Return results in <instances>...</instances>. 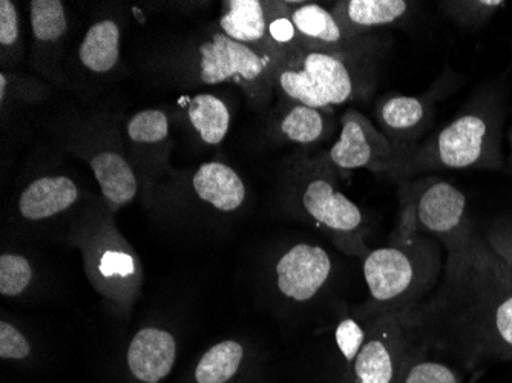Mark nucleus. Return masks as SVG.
I'll use <instances>...</instances> for the list:
<instances>
[{
	"mask_svg": "<svg viewBox=\"0 0 512 383\" xmlns=\"http://www.w3.org/2000/svg\"><path fill=\"white\" fill-rule=\"evenodd\" d=\"M444 281L399 313L417 348L450 354L467 370L512 359V261L470 226L444 241Z\"/></svg>",
	"mask_w": 512,
	"mask_h": 383,
	"instance_id": "1",
	"label": "nucleus"
},
{
	"mask_svg": "<svg viewBox=\"0 0 512 383\" xmlns=\"http://www.w3.org/2000/svg\"><path fill=\"white\" fill-rule=\"evenodd\" d=\"M499 123L494 112H467L454 118L427 145L408 152L401 171L499 167Z\"/></svg>",
	"mask_w": 512,
	"mask_h": 383,
	"instance_id": "2",
	"label": "nucleus"
},
{
	"mask_svg": "<svg viewBox=\"0 0 512 383\" xmlns=\"http://www.w3.org/2000/svg\"><path fill=\"white\" fill-rule=\"evenodd\" d=\"M414 250L404 246L379 247L365 256L362 270L379 313H404L417 304L427 275Z\"/></svg>",
	"mask_w": 512,
	"mask_h": 383,
	"instance_id": "3",
	"label": "nucleus"
},
{
	"mask_svg": "<svg viewBox=\"0 0 512 383\" xmlns=\"http://www.w3.org/2000/svg\"><path fill=\"white\" fill-rule=\"evenodd\" d=\"M279 88L290 99L313 109L347 102L353 95V77L335 54L310 51L278 76Z\"/></svg>",
	"mask_w": 512,
	"mask_h": 383,
	"instance_id": "4",
	"label": "nucleus"
},
{
	"mask_svg": "<svg viewBox=\"0 0 512 383\" xmlns=\"http://www.w3.org/2000/svg\"><path fill=\"white\" fill-rule=\"evenodd\" d=\"M399 313H379L352 365L355 383H398L416 353Z\"/></svg>",
	"mask_w": 512,
	"mask_h": 383,
	"instance_id": "5",
	"label": "nucleus"
},
{
	"mask_svg": "<svg viewBox=\"0 0 512 383\" xmlns=\"http://www.w3.org/2000/svg\"><path fill=\"white\" fill-rule=\"evenodd\" d=\"M407 155L376 128L365 115L348 111L342 118V131L330 158L345 171L370 169L375 172H401Z\"/></svg>",
	"mask_w": 512,
	"mask_h": 383,
	"instance_id": "6",
	"label": "nucleus"
},
{
	"mask_svg": "<svg viewBox=\"0 0 512 383\" xmlns=\"http://www.w3.org/2000/svg\"><path fill=\"white\" fill-rule=\"evenodd\" d=\"M402 226H405V232L422 230L447 241L470 226L467 198L453 184L436 181L408 204Z\"/></svg>",
	"mask_w": 512,
	"mask_h": 383,
	"instance_id": "7",
	"label": "nucleus"
},
{
	"mask_svg": "<svg viewBox=\"0 0 512 383\" xmlns=\"http://www.w3.org/2000/svg\"><path fill=\"white\" fill-rule=\"evenodd\" d=\"M276 287L290 301L307 302L332 275V259L322 247L296 244L276 262Z\"/></svg>",
	"mask_w": 512,
	"mask_h": 383,
	"instance_id": "8",
	"label": "nucleus"
},
{
	"mask_svg": "<svg viewBox=\"0 0 512 383\" xmlns=\"http://www.w3.org/2000/svg\"><path fill=\"white\" fill-rule=\"evenodd\" d=\"M201 80L206 85H218L238 79L255 82L270 65L269 56H263L249 45L230 39L226 34H215L212 42L200 46Z\"/></svg>",
	"mask_w": 512,
	"mask_h": 383,
	"instance_id": "9",
	"label": "nucleus"
},
{
	"mask_svg": "<svg viewBox=\"0 0 512 383\" xmlns=\"http://www.w3.org/2000/svg\"><path fill=\"white\" fill-rule=\"evenodd\" d=\"M177 361V342L169 331L146 327L129 344L126 364L140 383H160L171 374Z\"/></svg>",
	"mask_w": 512,
	"mask_h": 383,
	"instance_id": "10",
	"label": "nucleus"
},
{
	"mask_svg": "<svg viewBox=\"0 0 512 383\" xmlns=\"http://www.w3.org/2000/svg\"><path fill=\"white\" fill-rule=\"evenodd\" d=\"M302 204L316 223L341 235L355 233L364 221L361 209L324 178H316L307 186Z\"/></svg>",
	"mask_w": 512,
	"mask_h": 383,
	"instance_id": "11",
	"label": "nucleus"
},
{
	"mask_svg": "<svg viewBox=\"0 0 512 383\" xmlns=\"http://www.w3.org/2000/svg\"><path fill=\"white\" fill-rule=\"evenodd\" d=\"M77 198L79 190L68 177L39 178L23 190L19 210L27 220H46L73 206Z\"/></svg>",
	"mask_w": 512,
	"mask_h": 383,
	"instance_id": "12",
	"label": "nucleus"
},
{
	"mask_svg": "<svg viewBox=\"0 0 512 383\" xmlns=\"http://www.w3.org/2000/svg\"><path fill=\"white\" fill-rule=\"evenodd\" d=\"M192 183L198 197L221 212H234L246 200L243 180L227 164H201Z\"/></svg>",
	"mask_w": 512,
	"mask_h": 383,
	"instance_id": "13",
	"label": "nucleus"
},
{
	"mask_svg": "<svg viewBox=\"0 0 512 383\" xmlns=\"http://www.w3.org/2000/svg\"><path fill=\"white\" fill-rule=\"evenodd\" d=\"M410 4L405 0H348L336 8L333 16L353 34L388 27L404 19Z\"/></svg>",
	"mask_w": 512,
	"mask_h": 383,
	"instance_id": "14",
	"label": "nucleus"
},
{
	"mask_svg": "<svg viewBox=\"0 0 512 383\" xmlns=\"http://www.w3.org/2000/svg\"><path fill=\"white\" fill-rule=\"evenodd\" d=\"M376 118H378L379 129L407 155L402 148V140L414 135L419 126L425 122L427 105L424 100L417 97L391 95L379 103L376 108Z\"/></svg>",
	"mask_w": 512,
	"mask_h": 383,
	"instance_id": "15",
	"label": "nucleus"
},
{
	"mask_svg": "<svg viewBox=\"0 0 512 383\" xmlns=\"http://www.w3.org/2000/svg\"><path fill=\"white\" fill-rule=\"evenodd\" d=\"M298 37L302 43L310 46H324V48H344L348 40L355 39L358 34L345 30L333 13L322 8L321 5L304 4L290 13Z\"/></svg>",
	"mask_w": 512,
	"mask_h": 383,
	"instance_id": "16",
	"label": "nucleus"
},
{
	"mask_svg": "<svg viewBox=\"0 0 512 383\" xmlns=\"http://www.w3.org/2000/svg\"><path fill=\"white\" fill-rule=\"evenodd\" d=\"M91 169L106 200L117 206L134 200L137 194V178L122 155L114 152L96 155L91 160Z\"/></svg>",
	"mask_w": 512,
	"mask_h": 383,
	"instance_id": "17",
	"label": "nucleus"
},
{
	"mask_svg": "<svg viewBox=\"0 0 512 383\" xmlns=\"http://www.w3.org/2000/svg\"><path fill=\"white\" fill-rule=\"evenodd\" d=\"M220 27L227 37L244 45L263 42L269 27L266 7L260 0H230Z\"/></svg>",
	"mask_w": 512,
	"mask_h": 383,
	"instance_id": "18",
	"label": "nucleus"
},
{
	"mask_svg": "<svg viewBox=\"0 0 512 383\" xmlns=\"http://www.w3.org/2000/svg\"><path fill=\"white\" fill-rule=\"evenodd\" d=\"M120 28L112 20L92 25L79 48V57L94 73H108L119 62Z\"/></svg>",
	"mask_w": 512,
	"mask_h": 383,
	"instance_id": "19",
	"label": "nucleus"
},
{
	"mask_svg": "<svg viewBox=\"0 0 512 383\" xmlns=\"http://www.w3.org/2000/svg\"><path fill=\"white\" fill-rule=\"evenodd\" d=\"M240 342L223 341L209 348L201 357L194 371L195 383H230L240 373L244 362Z\"/></svg>",
	"mask_w": 512,
	"mask_h": 383,
	"instance_id": "20",
	"label": "nucleus"
},
{
	"mask_svg": "<svg viewBox=\"0 0 512 383\" xmlns=\"http://www.w3.org/2000/svg\"><path fill=\"white\" fill-rule=\"evenodd\" d=\"M189 120L207 145H220L230 126L226 103L212 94H200L189 105Z\"/></svg>",
	"mask_w": 512,
	"mask_h": 383,
	"instance_id": "21",
	"label": "nucleus"
},
{
	"mask_svg": "<svg viewBox=\"0 0 512 383\" xmlns=\"http://www.w3.org/2000/svg\"><path fill=\"white\" fill-rule=\"evenodd\" d=\"M279 129L292 143L309 145L318 141L324 134V117L319 109L309 108L299 103L287 112Z\"/></svg>",
	"mask_w": 512,
	"mask_h": 383,
	"instance_id": "22",
	"label": "nucleus"
},
{
	"mask_svg": "<svg viewBox=\"0 0 512 383\" xmlns=\"http://www.w3.org/2000/svg\"><path fill=\"white\" fill-rule=\"evenodd\" d=\"M31 27L34 36L42 42L60 39L66 33V16L60 0L31 2Z\"/></svg>",
	"mask_w": 512,
	"mask_h": 383,
	"instance_id": "23",
	"label": "nucleus"
},
{
	"mask_svg": "<svg viewBox=\"0 0 512 383\" xmlns=\"http://www.w3.org/2000/svg\"><path fill=\"white\" fill-rule=\"evenodd\" d=\"M502 0H465V2H442L440 7L460 27L477 28L488 22L500 8L505 7Z\"/></svg>",
	"mask_w": 512,
	"mask_h": 383,
	"instance_id": "24",
	"label": "nucleus"
},
{
	"mask_svg": "<svg viewBox=\"0 0 512 383\" xmlns=\"http://www.w3.org/2000/svg\"><path fill=\"white\" fill-rule=\"evenodd\" d=\"M33 279V269L27 258L14 253L0 256V295L7 298L22 295Z\"/></svg>",
	"mask_w": 512,
	"mask_h": 383,
	"instance_id": "25",
	"label": "nucleus"
},
{
	"mask_svg": "<svg viewBox=\"0 0 512 383\" xmlns=\"http://www.w3.org/2000/svg\"><path fill=\"white\" fill-rule=\"evenodd\" d=\"M398 383H462V379L454 368L442 362L422 359L414 353Z\"/></svg>",
	"mask_w": 512,
	"mask_h": 383,
	"instance_id": "26",
	"label": "nucleus"
},
{
	"mask_svg": "<svg viewBox=\"0 0 512 383\" xmlns=\"http://www.w3.org/2000/svg\"><path fill=\"white\" fill-rule=\"evenodd\" d=\"M168 134V117L155 109L138 112L131 118L128 125L129 138L137 143H157V141L165 140Z\"/></svg>",
	"mask_w": 512,
	"mask_h": 383,
	"instance_id": "27",
	"label": "nucleus"
},
{
	"mask_svg": "<svg viewBox=\"0 0 512 383\" xmlns=\"http://www.w3.org/2000/svg\"><path fill=\"white\" fill-rule=\"evenodd\" d=\"M335 339L345 362L352 367L367 339V330H364L355 319H342L336 327Z\"/></svg>",
	"mask_w": 512,
	"mask_h": 383,
	"instance_id": "28",
	"label": "nucleus"
},
{
	"mask_svg": "<svg viewBox=\"0 0 512 383\" xmlns=\"http://www.w3.org/2000/svg\"><path fill=\"white\" fill-rule=\"evenodd\" d=\"M30 354V342L23 336L22 331L17 330L8 322H0V359L2 361H23Z\"/></svg>",
	"mask_w": 512,
	"mask_h": 383,
	"instance_id": "29",
	"label": "nucleus"
},
{
	"mask_svg": "<svg viewBox=\"0 0 512 383\" xmlns=\"http://www.w3.org/2000/svg\"><path fill=\"white\" fill-rule=\"evenodd\" d=\"M19 37V20L13 2H0V42L2 45H13Z\"/></svg>",
	"mask_w": 512,
	"mask_h": 383,
	"instance_id": "30",
	"label": "nucleus"
},
{
	"mask_svg": "<svg viewBox=\"0 0 512 383\" xmlns=\"http://www.w3.org/2000/svg\"><path fill=\"white\" fill-rule=\"evenodd\" d=\"M267 36L278 43V45H292L298 39L295 25H293L292 17L286 14H278L269 20V27H267Z\"/></svg>",
	"mask_w": 512,
	"mask_h": 383,
	"instance_id": "31",
	"label": "nucleus"
},
{
	"mask_svg": "<svg viewBox=\"0 0 512 383\" xmlns=\"http://www.w3.org/2000/svg\"><path fill=\"white\" fill-rule=\"evenodd\" d=\"M100 272L105 276L131 275L134 272V261L126 253L106 252L100 261Z\"/></svg>",
	"mask_w": 512,
	"mask_h": 383,
	"instance_id": "32",
	"label": "nucleus"
},
{
	"mask_svg": "<svg viewBox=\"0 0 512 383\" xmlns=\"http://www.w3.org/2000/svg\"><path fill=\"white\" fill-rule=\"evenodd\" d=\"M494 247H496V249L499 250V252L502 253V255H505L506 258L509 259V261H512V243H506L505 246L503 247Z\"/></svg>",
	"mask_w": 512,
	"mask_h": 383,
	"instance_id": "33",
	"label": "nucleus"
},
{
	"mask_svg": "<svg viewBox=\"0 0 512 383\" xmlns=\"http://www.w3.org/2000/svg\"><path fill=\"white\" fill-rule=\"evenodd\" d=\"M5 92H7V77L0 74V100L4 102Z\"/></svg>",
	"mask_w": 512,
	"mask_h": 383,
	"instance_id": "34",
	"label": "nucleus"
},
{
	"mask_svg": "<svg viewBox=\"0 0 512 383\" xmlns=\"http://www.w3.org/2000/svg\"><path fill=\"white\" fill-rule=\"evenodd\" d=\"M511 149H512V132H511Z\"/></svg>",
	"mask_w": 512,
	"mask_h": 383,
	"instance_id": "35",
	"label": "nucleus"
}]
</instances>
